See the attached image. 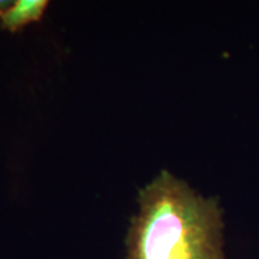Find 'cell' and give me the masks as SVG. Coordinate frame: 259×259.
<instances>
[{
  "label": "cell",
  "instance_id": "1",
  "mask_svg": "<svg viewBox=\"0 0 259 259\" xmlns=\"http://www.w3.org/2000/svg\"><path fill=\"white\" fill-rule=\"evenodd\" d=\"M125 259H227L218 197L197 193L168 170L139 191Z\"/></svg>",
  "mask_w": 259,
  "mask_h": 259
},
{
  "label": "cell",
  "instance_id": "2",
  "mask_svg": "<svg viewBox=\"0 0 259 259\" xmlns=\"http://www.w3.org/2000/svg\"><path fill=\"white\" fill-rule=\"evenodd\" d=\"M47 6V0H17L8 9L0 11L2 28L11 32L22 30L25 25L40 21Z\"/></svg>",
  "mask_w": 259,
  "mask_h": 259
},
{
  "label": "cell",
  "instance_id": "3",
  "mask_svg": "<svg viewBox=\"0 0 259 259\" xmlns=\"http://www.w3.org/2000/svg\"><path fill=\"white\" fill-rule=\"evenodd\" d=\"M11 5H12L11 2H0V11L8 9L9 6H11Z\"/></svg>",
  "mask_w": 259,
  "mask_h": 259
}]
</instances>
